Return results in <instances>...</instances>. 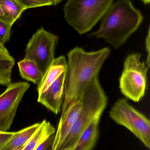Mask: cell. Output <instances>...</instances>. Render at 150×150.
<instances>
[{
    "instance_id": "cell-23",
    "label": "cell",
    "mask_w": 150,
    "mask_h": 150,
    "mask_svg": "<svg viewBox=\"0 0 150 150\" xmlns=\"http://www.w3.org/2000/svg\"><path fill=\"white\" fill-rule=\"evenodd\" d=\"M142 1L143 2L145 5L149 4H150V0H142Z\"/></svg>"
},
{
    "instance_id": "cell-24",
    "label": "cell",
    "mask_w": 150,
    "mask_h": 150,
    "mask_svg": "<svg viewBox=\"0 0 150 150\" xmlns=\"http://www.w3.org/2000/svg\"><path fill=\"white\" fill-rule=\"evenodd\" d=\"M63 0H54L55 3V5H57L59 4Z\"/></svg>"
},
{
    "instance_id": "cell-25",
    "label": "cell",
    "mask_w": 150,
    "mask_h": 150,
    "mask_svg": "<svg viewBox=\"0 0 150 150\" xmlns=\"http://www.w3.org/2000/svg\"><path fill=\"white\" fill-rule=\"evenodd\" d=\"M24 145L20 146V147H17V148H15V149H12L11 150H21L22 149H23V147Z\"/></svg>"
},
{
    "instance_id": "cell-7",
    "label": "cell",
    "mask_w": 150,
    "mask_h": 150,
    "mask_svg": "<svg viewBox=\"0 0 150 150\" xmlns=\"http://www.w3.org/2000/svg\"><path fill=\"white\" fill-rule=\"evenodd\" d=\"M59 37L41 27L33 35L26 45L24 59L38 65L42 74L53 61Z\"/></svg>"
},
{
    "instance_id": "cell-13",
    "label": "cell",
    "mask_w": 150,
    "mask_h": 150,
    "mask_svg": "<svg viewBox=\"0 0 150 150\" xmlns=\"http://www.w3.org/2000/svg\"><path fill=\"white\" fill-rule=\"evenodd\" d=\"M55 129L49 122L44 120L41 122L39 127L31 138L24 145L21 150H35L46 139L54 134Z\"/></svg>"
},
{
    "instance_id": "cell-19",
    "label": "cell",
    "mask_w": 150,
    "mask_h": 150,
    "mask_svg": "<svg viewBox=\"0 0 150 150\" xmlns=\"http://www.w3.org/2000/svg\"><path fill=\"white\" fill-rule=\"evenodd\" d=\"M55 134L48 137L41 143L35 150H51L54 139Z\"/></svg>"
},
{
    "instance_id": "cell-21",
    "label": "cell",
    "mask_w": 150,
    "mask_h": 150,
    "mask_svg": "<svg viewBox=\"0 0 150 150\" xmlns=\"http://www.w3.org/2000/svg\"><path fill=\"white\" fill-rule=\"evenodd\" d=\"M150 27H149V31H148V35L146 37V40H145V47H146V50L147 51L148 55H147V63L148 66L150 67Z\"/></svg>"
},
{
    "instance_id": "cell-4",
    "label": "cell",
    "mask_w": 150,
    "mask_h": 150,
    "mask_svg": "<svg viewBox=\"0 0 150 150\" xmlns=\"http://www.w3.org/2000/svg\"><path fill=\"white\" fill-rule=\"evenodd\" d=\"M114 0H68L63 8L66 22L80 35L85 34L103 18Z\"/></svg>"
},
{
    "instance_id": "cell-8",
    "label": "cell",
    "mask_w": 150,
    "mask_h": 150,
    "mask_svg": "<svg viewBox=\"0 0 150 150\" xmlns=\"http://www.w3.org/2000/svg\"><path fill=\"white\" fill-rule=\"evenodd\" d=\"M0 94V132H8L13 123L18 105L30 86L27 82L10 83Z\"/></svg>"
},
{
    "instance_id": "cell-15",
    "label": "cell",
    "mask_w": 150,
    "mask_h": 150,
    "mask_svg": "<svg viewBox=\"0 0 150 150\" xmlns=\"http://www.w3.org/2000/svg\"><path fill=\"white\" fill-rule=\"evenodd\" d=\"M18 66L22 78L37 85L40 83L43 75L34 61L24 59L18 62Z\"/></svg>"
},
{
    "instance_id": "cell-11",
    "label": "cell",
    "mask_w": 150,
    "mask_h": 150,
    "mask_svg": "<svg viewBox=\"0 0 150 150\" xmlns=\"http://www.w3.org/2000/svg\"><path fill=\"white\" fill-rule=\"evenodd\" d=\"M102 115L97 116L85 129L73 147V150H92L97 141Z\"/></svg>"
},
{
    "instance_id": "cell-1",
    "label": "cell",
    "mask_w": 150,
    "mask_h": 150,
    "mask_svg": "<svg viewBox=\"0 0 150 150\" xmlns=\"http://www.w3.org/2000/svg\"><path fill=\"white\" fill-rule=\"evenodd\" d=\"M110 53L108 47L89 52L79 47L68 53L61 115L65 114L79 100L88 84L99 77L102 66Z\"/></svg>"
},
{
    "instance_id": "cell-22",
    "label": "cell",
    "mask_w": 150,
    "mask_h": 150,
    "mask_svg": "<svg viewBox=\"0 0 150 150\" xmlns=\"http://www.w3.org/2000/svg\"><path fill=\"white\" fill-rule=\"evenodd\" d=\"M0 18L2 19L4 21V14L3 11L0 6Z\"/></svg>"
},
{
    "instance_id": "cell-26",
    "label": "cell",
    "mask_w": 150,
    "mask_h": 150,
    "mask_svg": "<svg viewBox=\"0 0 150 150\" xmlns=\"http://www.w3.org/2000/svg\"><path fill=\"white\" fill-rule=\"evenodd\" d=\"M61 150H73V147H72V148H67V149H64Z\"/></svg>"
},
{
    "instance_id": "cell-2",
    "label": "cell",
    "mask_w": 150,
    "mask_h": 150,
    "mask_svg": "<svg viewBox=\"0 0 150 150\" xmlns=\"http://www.w3.org/2000/svg\"><path fill=\"white\" fill-rule=\"evenodd\" d=\"M99 28L89 34L91 38L103 39L114 49L122 46L136 31L144 17L129 0H118L105 14Z\"/></svg>"
},
{
    "instance_id": "cell-20",
    "label": "cell",
    "mask_w": 150,
    "mask_h": 150,
    "mask_svg": "<svg viewBox=\"0 0 150 150\" xmlns=\"http://www.w3.org/2000/svg\"><path fill=\"white\" fill-rule=\"evenodd\" d=\"M16 132H0V148L14 136Z\"/></svg>"
},
{
    "instance_id": "cell-16",
    "label": "cell",
    "mask_w": 150,
    "mask_h": 150,
    "mask_svg": "<svg viewBox=\"0 0 150 150\" xmlns=\"http://www.w3.org/2000/svg\"><path fill=\"white\" fill-rule=\"evenodd\" d=\"M0 6L4 14V21L12 25L26 10L17 0H0Z\"/></svg>"
},
{
    "instance_id": "cell-12",
    "label": "cell",
    "mask_w": 150,
    "mask_h": 150,
    "mask_svg": "<svg viewBox=\"0 0 150 150\" xmlns=\"http://www.w3.org/2000/svg\"><path fill=\"white\" fill-rule=\"evenodd\" d=\"M15 60L4 45L0 43V85L7 86L11 83L12 69Z\"/></svg>"
},
{
    "instance_id": "cell-3",
    "label": "cell",
    "mask_w": 150,
    "mask_h": 150,
    "mask_svg": "<svg viewBox=\"0 0 150 150\" xmlns=\"http://www.w3.org/2000/svg\"><path fill=\"white\" fill-rule=\"evenodd\" d=\"M82 107L80 114L67 136L61 150L72 148L85 129L99 115H102L108 104V98L99 77L87 86L80 98Z\"/></svg>"
},
{
    "instance_id": "cell-6",
    "label": "cell",
    "mask_w": 150,
    "mask_h": 150,
    "mask_svg": "<svg viewBox=\"0 0 150 150\" xmlns=\"http://www.w3.org/2000/svg\"><path fill=\"white\" fill-rule=\"evenodd\" d=\"M109 116L116 124L127 129L146 148L150 149L149 120L130 105L127 99L118 100L111 108Z\"/></svg>"
},
{
    "instance_id": "cell-18",
    "label": "cell",
    "mask_w": 150,
    "mask_h": 150,
    "mask_svg": "<svg viewBox=\"0 0 150 150\" xmlns=\"http://www.w3.org/2000/svg\"><path fill=\"white\" fill-rule=\"evenodd\" d=\"M12 25L0 18V43L3 45L9 40Z\"/></svg>"
},
{
    "instance_id": "cell-10",
    "label": "cell",
    "mask_w": 150,
    "mask_h": 150,
    "mask_svg": "<svg viewBox=\"0 0 150 150\" xmlns=\"http://www.w3.org/2000/svg\"><path fill=\"white\" fill-rule=\"evenodd\" d=\"M67 64V60L63 55L54 59L44 74L40 83L38 85L37 91L38 95L45 92L52 83L65 72Z\"/></svg>"
},
{
    "instance_id": "cell-9",
    "label": "cell",
    "mask_w": 150,
    "mask_h": 150,
    "mask_svg": "<svg viewBox=\"0 0 150 150\" xmlns=\"http://www.w3.org/2000/svg\"><path fill=\"white\" fill-rule=\"evenodd\" d=\"M65 80V71L45 92L38 96V102L55 115H58L61 110Z\"/></svg>"
},
{
    "instance_id": "cell-17",
    "label": "cell",
    "mask_w": 150,
    "mask_h": 150,
    "mask_svg": "<svg viewBox=\"0 0 150 150\" xmlns=\"http://www.w3.org/2000/svg\"><path fill=\"white\" fill-rule=\"evenodd\" d=\"M17 1L25 10L31 8L55 5L54 0H17Z\"/></svg>"
},
{
    "instance_id": "cell-5",
    "label": "cell",
    "mask_w": 150,
    "mask_h": 150,
    "mask_svg": "<svg viewBox=\"0 0 150 150\" xmlns=\"http://www.w3.org/2000/svg\"><path fill=\"white\" fill-rule=\"evenodd\" d=\"M141 58V55L137 53L129 54L124 61L119 79L122 93L134 102H139L145 95L150 68L145 62H142Z\"/></svg>"
},
{
    "instance_id": "cell-14",
    "label": "cell",
    "mask_w": 150,
    "mask_h": 150,
    "mask_svg": "<svg viewBox=\"0 0 150 150\" xmlns=\"http://www.w3.org/2000/svg\"><path fill=\"white\" fill-rule=\"evenodd\" d=\"M40 123H37L16 132L14 136L0 148V150H11L23 146L27 142L39 127Z\"/></svg>"
}]
</instances>
